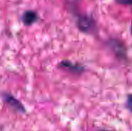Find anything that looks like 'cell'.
<instances>
[{"instance_id": "cell-1", "label": "cell", "mask_w": 132, "mask_h": 131, "mask_svg": "<svg viewBox=\"0 0 132 131\" xmlns=\"http://www.w3.org/2000/svg\"><path fill=\"white\" fill-rule=\"evenodd\" d=\"M1 97L2 100L4 101V103L7 104L9 107H11L12 110H14L15 111L18 113H26V109L23 104L12 94L4 92V93H2Z\"/></svg>"}, {"instance_id": "cell-2", "label": "cell", "mask_w": 132, "mask_h": 131, "mask_svg": "<svg viewBox=\"0 0 132 131\" xmlns=\"http://www.w3.org/2000/svg\"><path fill=\"white\" fill-rule=\"evenodd\" d=\"M77 25L80 29L85 32H90L94 29V23L93 20L88 16H81L77 21Z\"/></svg>"}, {"instance_id": "cell-3", "label": "cell", "mask_w": 132, "mask_h": 131, "mask_svg": "<svg viewBox=\"0 0 132 131\" xmlns=\"http://www.w3.org/2000/svg\"><path fill=\"white\" fill-rule=\"evenodd\" d=\"M38 19V15L35 11L28 10L26 11L22 15V21L26 25H31L36 22Z\"/></svg>"}, {"instance_id": "cell-4", "label": "cell", "mask_w": 132, "mask_h": 131, "mask_svg": "<svg viewBox=\"0 0 132 131\" xmlns=\"http://www.w3.org/2000/svg\"><path fill=\"white\" fill-rule=\"evenodd\" d=\"M62 68L63 69H66L70 72H73V73H79L80 72L82 71L83 68L81 66H80L79 65L77 64H73L70 62H68V61H63L60 63V65Z\"/></svg>"}, {"instance_id": "cell-5", "label": "cell", "mask_w": 132, "mask_h": 131, "mask_svg": "<svg viewBox=\"0 0 132 131\" xmlns=\"http://www.w3.org/2000/svg\"><path fill=\"white\" fill-rule=\"evenodd\" d=\"M111 47L114 50V52L116 53V54L118 55L119 56L123 57V56H125V50L124 47L120 43L113 42L112 44H111Z\"/></svg>"}, {"instance_id": "cell-6", "label": "cell", "mask_w": 132, "mask_h": 131, "mask_svg": "<svg viewBox=\"0 0 132 131\" xmlns=\"http://www.w3.org/2000/svg\"><path fill=\"white\" fill-rule=\"evenodd\" d=\"M127 107H128V108L132 112V94L130 95V96H128V97Z\"/></svg>"}, {"instance_id": "cell-7", "label": "cell", "mask_w": 132, "mask_h": 131, "mask_svg": "<svg viewBox=\"0 0 132 131\" xmlns=\"http://www.w3.org/2000/svg\"><path fill=\"white\" fill-rule=\"evenodd\" d=\"M119 2L121 3H124V4H130L132 3V0H118Z\"/></svg>"}, {"instance_id": "cell-8", "label": "cell", "mask_w": 132, "mask_h": 131, "mask_svg": "<svg viewBox=\"0 0 132 131\" xmlns=\"http://www.w3.org/2000/svg\"><path fill=\"white\" fill-rule=\"evenodd\" d=\"M100 131H110V130H101Z\"/></svg>"}, {"instance_id": "cell-9", "label": "cell", "mask_w": 132, "mask_h": 131, "mask_svg": "<svg viewBox=\"0 0 132 131\" xmlns=\"http://www.w3.org/2000/svg\"><path fill=\"white\" fill-rule=\"evenodd\" d=\"M131 33H132V24H131Z\"/></svg>"}]
</instances>
